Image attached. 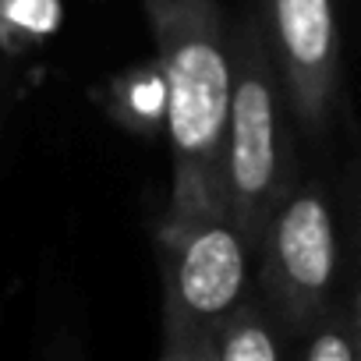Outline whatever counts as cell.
<instances>
[{
	"label": "cell",
	"mask_w": 361,
	"mask_h": 361,
	"mask_svg": "<svg viewBox=\"0 0 361 361\" xmlns=\"http://www.w3.org/2000/svg\"><path fill=\"white\" fill-rule=\"evenodd\" d=\"M159 61L173 152L166 220L224 213V138L231 106V29L220 0H142Z\"/></svg>",
	"instance_id": "6da1fadb"
},
{
	"label": "cell",
	"mask_w": 361,
	"mask_h": 361,
	"mask_svg": "<svg viewBox=\"0 0 361 361\" xmlns=\"http://www.w3.org/2000/svg\"><path fill=\"white\" fill-rule=\"evenodd\" d=\"M294 192L283 85L259 18L231 29V106L224 138V213L255 252L269 216Z\"/></svg>",
	"instance_id": "7a4b0ae2"
},
{
	"label": "cell",
	"mask_w": 361,
	"mask_h": 361,
	"mask_svg": "<svg viewBox=\"0 0 361 361\" xmlns=\"http://www.w3.org/2000/svg\"><path fill=\"white\" fill-rule=\"evenodd\" d=\"M255 252L227 213L180 216L159 224L163 336L213 340L252 301Z\"/></svg>",
	"instance_id": "3957f363"
},
{
	"label": "cell",
	"mask_w": 361,
	"mask_h": 361,
	"mask_svg": "<svg viewBox=\"0 0 361 361\" xmlns=\"http://www.w3.org/2000/svg\"><path fill=\"white\" fill-rule=\"evenodd\" d=\"M255 255L262 290L276 312L294 329H312L329 308L336 280V227L326 195L315 185L294 188L269 216Z\"/></svg>",
	"instance_id": "277c9868"
},
{
	"label": "cell",
	"mask_w": 361,
	"mask_h": 361,
	"mask_svg": "<svg viewBox=\"0 0 361 361\" xmlns=\"http://www.w3.org/2000/svg\"><path fill=\"white\" fill-rule=\"evenodd\" d=\"M266 47L283 96L308 135H322L340 89V32L333 0H266Z\"/></svg>",
	"instance_id": "5b68a950"
},
{
	"label": "cell",
	"mask_w": 361,
	"mask_h": 361,
	"mask_svg": "<svg viewBox=\"0 0 361 361\" xmlns=\"http://www.w3.org/2000/svg\"><path fill=\"white\" fill-rule=\"evenodd\" d=\"M213 361H283L280 340L255 301H248L213 336Z\"/></svg>",
	"instance_id": "8992f818"
},
{
	"label": "cell",
	"mask_w": 361,
	"mask_h": 361,
	"mask_svg": "<svg viewBox=\"0 0 361 361\" xmlns=\"http://www.w3.org/2000/svg\"><path fill=\"white\" fill-rule=\"evenodd\" d=\"M305 361H357V315L350 305H329L312 322Z\"/></svg>",
	"instance_id": "52a82bcc"
},
{
	"label": "cell",
	"mask_w": 361,
	"mask_h": 361,
	"mask_svg": "<svg viewBox=\"0 0 361 361\" xmlns=\"http://www.w3.org/2000/svg\"><path fill=\"white\" fill-rule=\"evenodd\" d=\"M159 361H213V340H202V336H163Z\"/></svg>",
	"instance_id": "ba28073f"
}]
</instances>
